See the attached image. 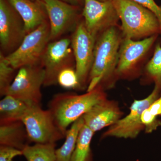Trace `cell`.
Wrapping results in <instances>:
<instances>
[{
  "mask_svg": "<svg viewBox=\"0 0 161 161\" xmlns=\"http://www.w3.org/2000/svg\"><path fill=\"white\" fill-rule=\"evenodd\" d=\"M123 38L119 26L107 30L96 39L87 92L99 86L105 91L115 87L118 81L116 68Z\"/></svg>",
  "mask_w": 161,
  "mask_h": 161,
  "instance_id": "1",
  "label": "cell"
},
{
  "mask_svg": "<svg viewBox=\"0 0 161 161\" xmlns=\"http://www.w3.org/2000/svg\"><path fill=\"white\" fill-rule=\"evenodd\" d=\"M31 105L10 95L0 101V121L21 120Z\"/></svg>",
  "mask_w": 161,
  "mask_h": 161,
  "instance_id": "18",
  "label": "cell"
},
{
  "mask_svg": "<svg viewBox=\"0 0 161 161\" xmlns=\"http://www.w3.org/2000/svg\"><path fill=\"white\" fill-rule=\"evenodd\" d=\"M84 124L81 116L71 125L65 133V140L63 145L56 150V161H71L75 150L78 134Z\"/></svg>",
  "mask_w": 161,
  "mask_h": 161,
  "instance_id": "19",
  "label": "cell"
},
{
  "mask_svg": "<svg viewBox=\"0 0 161 161\" xmlns=\"http://www.w3.org/2000/svg\"><path fill=\"white\" fill-rule=\"evenodd\" d=\"M21 120L26 127L31 143H56L65 138L51 112L49 109L43 110L41 105L30 106Z\"/></svg>",
  "mask_w": 161,
  "mask_h": 161,
  "instance_id": "6",
  "label": "cell"
},
{
  "mask_svg": "<svg viewBox=\"0 0 161 161\" xmlns=\"http://www.w3.org/2000/svg\"><path fill=\"white\" fill-rule=\"evenodd\" d=\"M142 120L145 127L144 131L147 133H152L161 126V121L158 117L152 115L148 108L143 112Z\"/></svg>",
  "mask_w": 161,
  "mask_h": 161,
  "instance_id": "24",
  "label": "cell"
},
{
  "mask_svg": "<svg viewBox=\"0 0 161 161\" xmlns=\"http://www.w3.org/2000/svg\"><path fill=\"white\" fill-rule=\"evenodd\" d=\"M107 98L106 91L99 86L81 95L73 92L58 93L50 101L48 109L57 125L65 136L69 125L96 104Z\"/></svg>",
  "mask_w": 161,
  "mask_h": 161,
  "instance_id": "2",
  "label": "cell"
},
{
  "mask_svg": "<svg viewBox=\"0 0 161 161\" xmlns=\"http://www.w3.org/2000/svg\"><path fill=\"white\" fill-rule=\"evenodd\" d=\"M6 60V56L0 52V95L5 96L14 80L17 73Z\"/></svg>",
  "mask_w": 161,
  "mask_h": 161,
  "instance_id": "22",
  "label": "cell"
},
{
  "mask_svg": "<svg viewBox=\"0 0 161 161\" xmlns=\"http://www.w3.org/2000/svg\"><path fill=\"white\" fill-rule=\"evenodd\" d=\"M56 143L34 144L24 148L23 155L26 161H56Z\"/></svg>",
  "mask_w": 161,
  "mask_h": 161,
  "instance_id": "21",
  "label": "cell"
},
{
  "mask_svg": "<svg viewBox=\"0 0 161 161\" xmlns=\"http://www.w3.org/2000/svg\"><path fill=\"white\" fill-rule=\"evenodd\" d=\"M27 34L24 21L8 0H0L1 52L6 56L19 46Z\"/></svg>",
  "mask_w": 161,
  "mask_h": 161,
  "instance_id": "11",
  "label": "cell"
},
{
  "mask_svg": "<svg viewBox=\"0 0 161 161\" xmlns=\"http://www.w3.org/2000/svg\"><path fill=\"white\" fill-rule=\"evenodd\" d=\"M124 114L118 102L108 98L96 104L82 117L85 125L95 133L115 123Z\"/></svg>",
  "mask_w": 161,
  "mask_h": 161,
  "instance_id": "14",
  "label": "cell"
},
{
  "mask_svg": "<svg viewBox=\"0 0 161 161\" xmlns=\"http://www.w3.org/2000/svg\"><path fill=\"white\" fill-rule=\"evenodd\" d=\"M60 1L72 6L80 7V6H84L85 0H60Z\"/></svg>",
  "mask_w": 161,
  "mask_h": 161,
  "instance_id": "28",
  "label": "cell"
},
{
  "mask_svg": "<svg viewBox=\"0 0 161 161\" xmlns=\"http://www.w3.org/2000/svg\"><path fill=\"white\" fill-rule=\"evenodd\" d=\"M42 2L50 26V42L75 31L82 19L80 7L72 6L60 0H42Z\"/></svg>",
  "mask_w": 161,
  "mask_h": 161,
  "instance_id": "12",
  "label": "cell"
},
{
  "mask_svg": "<svg viewBox=\"0 0 161 161\" xmlns=\"http://www.w3.org/2000/svg\"><path fill=\"white\" fill-rule=\"evenodd\" d=\"M95 133L84 124L78 134L71 161H93L91 143Z\"/></svg>",
  "mask_w": 161,
  "mask_h": 161,
  "instance_id": "20",
  "label": "cell"
},
{
  "mask_svg": "<svg viewBox=\"0 0 161 161\" xmlns=\"http://www.w3.org/2000/svg\"><path fill=\"white\" fill-rule=\"evenodd\" d=\"M133 2L138 3L145 8L152 12L157 18L159 23L161 27L159 43L161 45V6L158 5L154 0H132Z\"/></svg>",
  "mask_w": 161,
  "mask_h": 161,
  "instance_id": "26",
  "label": "cell"
},
{
  "mask_svg": "<svg viewBox=\"0 0 161 161\" xmlns=\"http://www.w3.org/2000/svg\"><path fill=\"white\" fill-rule=\"evenodd\" d=\"M142 86L154 85L161 91V45L157 42L151 58L144 68L140 78Z\"/></svg>",
  "mask_w": 161,
  "mask_h": 161,
  "instance_id": "17",
  "label": "cell"
},
{
  "mask_svg": "<svg viewBox=\"0 0 161 161\" xmlns=\"http://www.w3.org/2000/svg\"><path fill=\"white\" fill-rule=\"evenodd\" d=\"M50 42V26L48 20L26 34L16 50L6 56L14 68L19 69L26 65L41 64V60Z\"/></svg>",
  "mask_w": 161,
  "mask_h": 161,
  "instance_id": "5",
  "label": "cell"
},
{
  "mask_svg": "<svg viewBox=\"0 0 161 161\" xmlns=\"http://www.w3.org/2000/svg\"><path fill=\"white\" fill-rule=\"evenodd\" d=\"M31 1L36 2V1H42V0H31Z\"/></svg>",
  "mask_w": 161,
  "mask_h": 161,
  "instance_id": "30",
  "label": "cell"
},
{
  "mask_svg": "<svg viewBox=\"0 0 161 161\" xmlns=\"http://www.w3.org/2000/svg\"><path fill=\"white\" fill-rule=\"evenodd\" d=\"M58 83L66 89L80 91V84L75 67L65 69L58 75Z\"/></svg>",
  "mask_w": 161,
  "mask_h": 161,
  "instance_id": "23",
  "label": "cell"
},
{
  "mask_svg": "<svg viewBox=\"0 0 161 161\" xmlns=\"http://www.w3.org/2000/svg\"><path fill=\"white\" fill-rule=\"evenodd\" d=\"M161 92L158 88L154 86L152 92L146 98L133 101L129 114L108 127L101 136L100 139L109 137L125 139L136 138L145 130L142 120L143 112L159 97Z\"/></svg>",
  "mask_w": 161,
  "mask_h": 161,
  "instance_id": "7",
  "label": "cell"
},
{
  "mask_svg": "<svg viewBox=\"0 0 161 161\" xmlns=\"http://www.w3.org/2000/svg\"><path fill=\"white\" fill-rule=\"evenodd\" d=\"M44 79L45 71L42 64L22 67L18 69L6 95H12L31 105H41V87Z\"/></svg>",
  "mask_w": 161,
  "mask_h": 161,
  "instance_id": "9",
  "label": "cell"
},
{
  "mask_svg": "<svg viewBox=\"0 0 161 161\" xmlns=\"http://www.w3.org/2000/svg\"><path fill=\"white\" fill-rule=\"evenodd\" d=\"M41 63L45 71L43 86L58 84V75L60 72L68 68L75 67L71 38H63L50 42Z\"/></svg>",
  "mask_w": 161,
  "mask_h": 161,
  "instance_id": "8",
  "label": "cell"
},
{
  "mask_svg": "<svg viewBox=\"0 0 161 161\" xmlns=\"http://www.w3.org/2000/svg\"><path fill=\"white\" fill-rule=\"evenodd\" d=\"M23 155V151L14 147L0 145V161H14L15 158Z\"/></svg>",
  "mask_w": 161,
  "mask_h": 161,
  "instance_id": "25",
  "label": "cell"
},
{
  "mask_svg": "<svg viewBox=\"0 0 161 161\" xmlns=\"http://www.w3.org/2000/svg\"><path fill=\"white\" fill-rule=\"evenodd\" d=\"M81 14L87 30L96 40L107 30L119 26V17L113 2L85 0Z\"/></svg>",
  "mask_w": 161,
  "mask_h": 161,
  "instance_id": "13",
  "label": "cell"
},
{
  "mask_svg": "<svg viewBox=\"0 0 161 161\" xmlns=\"http://www.w3.org/2000/svg\"><path fill=\"white\" fill-rule=\"evenodd\" d=\"M148 109L152 115L158 117L161 116V92L159 97L151 104Z\"/></svg>",
  "mask_w": 161,
  "mask_h": 161,
  "instance_id": "27",
  "label": "cell"
},
{
  "mask_svg": "<svg viewBox=\"0 0 161 161\" xmlns=\"http://www.w3.org/2000/svg\"><path fill=\"white\" fill-rule=\"evenodd\" d=\"M30 143L26 127L22 120L0 121V145L23 150Z\"/></svg>",
  "mask_w": 161,
  "mask_h": 161,
  "instance_id": "16",
  "label": "cell"
},
{
  "mask_svg": "<svg viewBox=\"0 0 161 161\" xmlns=\"http://www.w3.org/2000/svg\"><path fill=\"white\" fill-rule=\"evenodd\" d=\"M119 20L124 38L134 40H143L160 35L157 18L152 12L132 0H113Z\"/></svg>",
  "mask_w": 161,
  "mask_h": 161,
  "instance_id": "3",
  "label": "cell"
},
{
  "mask_svg": "<svg viewBox=\"0 0 161 161\" xmlns=\"http://www.w3.org/2000/svg\"><path fill=\"white\" fill-rule=\"evenodd\" d=\"M17 11L25 25L27 34L34 30L45 21L48 20L45 7L42 1L8 0Z\"/></svg>",
  "mask_w": 161,
  "mask_h": 161,
  "instance_id": "15",
  "label": "cell"
},
{
  "mask_svg": "<svg viewBox=\"0 0 161 161\" xmlns=\"http://www.w3.org/2000/svg\"><path fill=\"white\" fill-rule=\"evenodd\" d=\"M158 36L155 35L140 40L123 38L116 68L118 80L131 81L141 78L152 56Z\"/></svg>",
  "mask_w": 161,
  "mask_h": 161,
  "instance_id": "4",
  "label": "cell"
},
{
  "mask_svg": "<svg viewBox=\"0 0 161 161\" xmlns=\"http://www.w3.org/2000/svg\"><path fill=\"white\" fill-rule=\"evenodd\" d=\"M75 57V69L78 75L80 91L87 90L92 69L96 40L87 30L83 18L70 37Z\"/></svg>",
  "mask_w": 161,
  "mask_h": 161,
  "instance_id": "10",
  "label": "cell"
},
{
  "mask_svg": "<svg viewBox=\"0 0 161 161\" xmlns=\"http://www.w3.org/2000/svg\"><path fill=\"white\" fill-rule=\"evenodd\" d=\"M100 2H112L113 0H98Z\"/></svg>",
  "mask_w": 161,
  "mask_h": 161,
  "instance_id": "29",
  "label": "cell"
}]
</instances>
